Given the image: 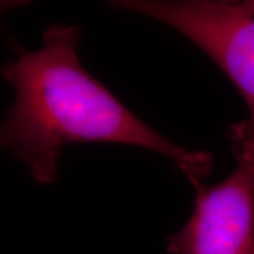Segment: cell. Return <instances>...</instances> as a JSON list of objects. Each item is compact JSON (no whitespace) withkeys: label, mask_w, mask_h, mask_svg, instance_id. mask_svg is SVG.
Listing matches in <instances>:
<instances>
[{"label":"cell","mask_w":254,"mask_h":254,"mask_svg":"<svg viewBox=\"0 0 254 254\" xmlns=\"http://www.w3.org/2000/svg\"><path fill=\"white\" fill-rule=\"evenodd\" d=\"M79 40L75 26H50L40 48H20L14 60L0 66V76L14 89L0 123V151L24 164L37 184L50 185L65 145H131L163 155L195 190L202 187L213 157L175 144L123 105L83 68Z\"/></svg>","instance_id":"cell-1"},{"label":"cell","mask_w":254,"mask_h":254,"mask_svg":"<svg viewBox=\"0 0 254 254\" xmlns=\"http://www.w3.org/2000/svg\"><path fill=\"white\" fill-rule=\"evenodd\" d=\"M113 7L144 14L187 37L235 85L247 116L230 127L237 161L254 167V0H120Z\"/></svg>","instance_id":"cell-2"},{"label":"cell","mask_w":254,"mask_h":254,"mask_svg":"<svg viewBox=\"0 0 254 254\" xmlns=\"http://www.w3.org/2000/svg\"><path fill=\"white\" fill-rule=\"evenodd\" d=\"M171 254H254V167L237 161L226 180L196 190L195 208L167 239Z\"/></svg>","instance_id":"cell-3"},{"label":"cell","mask_w":254,"mask_h":254,"mask_svg":"<svg viewBox=\"0 0 254 254\" xmlns=\"http://www.w3.org/2000/svg\"><path fill=\"white\" fill-rule=\"evenodd\" d=\"M26 4L24 1H10V0H0V14L6 13L11 9H16V7H20Z\"/></svg>","instance_id":"cell-4"}]
</instances>
